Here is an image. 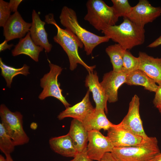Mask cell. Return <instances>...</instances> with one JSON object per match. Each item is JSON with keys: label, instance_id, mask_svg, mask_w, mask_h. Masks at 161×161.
<instances>
[{"label": "cell", "instance_id": "6da1fadb", "mask_svg": "<svg viewBox=\"0 0 161 161\" xmlns=\"http://www.w3.org/2000/svg\"><path fill=\"white\" fill-rule=\"evenodd\" d=\"M105 36L129 50L143 44L145 41L144 27L137 26L127 17L118 25L108 27L102 31Z\"/></svg>", "mask_w": 161, "mask_h": 161}, {"label": "cell", "instance_id": "7a4b0ae2", "mask_svg": "<svg viewBox=\"0 0 161 161\" xmlns=\"http://www.w3.org/2000/svg\"><path fill=\"white\" fill-rule=\"evenodd\" d=\"M59 19L61 24L74 34L83 43L87 55L91 54L97 46L110 40L105 35H97L82 27L78 22L76 12L66 6L62 8Z\"/></svg>", "mask_w": 161, "mask_h": 161}, {"label": "cell", "instance_id": "3957f363", "mask_svg": "<svg viewBox=\"0 0 161 161\" xmlns=\"http://www.w3.org/2000/svg\"><path fill=\"white\" fill-rule=\"evenodd\" d=\"M111 153L117 161H153L161 152L157 138L148 136L136 145L114 147Z\"/></svg>", "mask_w": 161, "mask_h": 161}, {"label": "cell", "instance_id": "277c9868", "mask_svg": "<svg viewBox=\"0 0 161 161\" xmlns=\"http://www.w3.org/2000/svg\"><path fill=\"white\" fill-rule=\"evenodd\" d=\"M57 29V32L53 37L54 41L59 44L66 53L69 62V69L71 71L75 69L78 64L83 66L89 72H93L96 66H89L80 56L78 49L84 46L83 43L73 33L67 29L60 28L55 21L52 24Z\"/></svg>", "mask_w": 161, "mask_h": 161}, {"label": "cell", "instance_id": "5b68a950", "mask_svg": "<svg viewBox=\"0 0 161 161\" xmlns=\"http://www.w3.org/2000/svg\"><path fill=\"white\" fill-rule=\"evenodd\" d=\"M86 7L84 19L99 31L115 25L118 21L119 17L112 6H109L103 0H89Z\"/></svg>", "mask_w": 161, "mask_h": 161}, {"label": "cell", "instance_id": "8992f818", "mask_svg": "<svg viewBox=\"0 0 161 161\" xmlns=\"http://www.w3.org/2000/svg\"><path fill=\"white\" fill-rule=\"evenodd\" d=\"M0 116L2 123L16 146L28 143L29 138L23 127V115L18 111H11L4 104L0 106Z\"/></svg>", "mask_w": 161, "mask_h": 161}, {"label": "cell", "instance_id": "52a82bcc", "mask_svg": "<svg viewBox=\"0 0 161 161\" xmlns=\"http://www.w3.org/2000/svg\"><path fill=\"white\" fill-rule=\"evenodd\" d=\"M50 70L40 80V86L43 90L38 96L41 100L49 97H52L59 100L66 108L71 105L66 100L62 94L58 78L61 74L63 68L61 67L52 63L48 59Z\"/></svg>", "mask_w": 161, "mask_h": 161}, {"label": "cell", "instance_id": "ba28073f", "mask_svg": "<svg viewBox=\"0 0 161 161\" xmlns=\"http://www.w3.org/2000/svg\"><path fill=\"white\" fill-rule=\"evenodd\" d=\"M161 15V7L152 6L147 0H140L132 7L126 17L138 26L144 27L145 25L153 22Z\"/></svg>", "mask_w": 161, "mask_h": 161}, {"label": "cell", "instance_id": "9c48e42d", "mask_svg": "<svg viewBox=\"0 0 161 161\" xmlns=\"http://www.w3.org/2000/svg\"><path fill=\"white\" fill-rule=\"evenodd\" d=\"M88 142L86 153L93 160L100 161L106 153L111 152L114 148L108 137L99 131L89 132Z\"/></svg>", "mask_w": 161, "mask_h": 161}, {"label": "cell", "instance_id": "30bf717a", "mask_svg": "<svg viewBox=\"0 0 161 161\" xmlns=\"http://www.w3.org/2000/svg\"><path fill=\"white\" fill-rule=\"evenodd\" d=\"M107 131V136L114 147L136 145L140 144L144 138L125 128L120 123L114 124Z\"/></svg>", "mask_w": 161, "mask_h": 161}, {"label": "cell", "instance_id": "8fae6325", "mask_svg": "<svg viewBox=\"0 0 161 161\" xmlns=\"http://www.w3.org/2000/svg\"><path fill=\"white\" fill-rule=\"evenodd\" d=\"M140 99L136 95L132 97L129 103L128 112L120 123L123 126L143 138L148 136L143 129L139 113Z\"/></svg>", "mask_w": 161, "mask_h": 161}, {"label": "cell", "instance_id": "7c38bea8", "mask_svg": "<svg viewBox=\"0 0 161 161\" xmlns=\"http://www.w3.org/2000/svg\"><path fill=\"white\" fill-rule=\"evenodd\" d=\"M32 23L26 22L18 11L11 15L3 27V35L7 42L24 37L30 30Z\"/></svg>", "mask_w": 161, "mask_h": 161}, {"label": "cell", "instance_id": "4fadbf2b", "mask_svg": "<svg viewBox=\"0 0 161 161\" xmlns=\"http://www.w3.org/2000/svg\"><path fill=\"white\" fill-rule=\"evenodd\" d=\"M127 75L123 72H115L113 70L104 74L100 83L109 103L118 100V90L120 87L125 83Z\"/></svg>", "mask_w": 161, "mask_h": 161}, {"label": "cell", "instance_id": "5bb4252c", "mask_svg": "<svg viewBox=\"0 0 161 161\" xmlns=\"http://www.w3.org/2000/svg\"><path fill=\"white\" fill-rule=\"evenodd\" d=\"M32 20L29 31L32 39L36 45L43 48L46 52H49L52 45L48 40V34L44 28L45 22L41 20L38 14L34 10L32 11Z\"/></svg>", "mask_w": 161, "mask_h": 161}, {"label": "cell", "instance_id": "9a60e30c", "mask_svg": "<svg viewBox=\"0 0 161 161\" xmlns=\"http://www.w3.org/2000/svg\"><path fill=\"white\" fill-rule=\"evenodd\" d=\"M139 69L143 72L159 86L161 85V58H154L140 52Z\"/></svg>", "mask_w": 161, "mask_h": 161}, {"label": "cell", "instance_id": "2e32d148", "mask_svg": "<svg viewBox=\"0 0 161 161\" xmlns=\"http://www.w3.org/2000/svg\"><path fill=\"white\" fill-rule=\"evenodd\" d=\"M85 86L92 92L96 109L103 110L106 113L108 109L107 103V97L98 80L96 71L90 72L87 76L85 80Z\"/></svg>", "mask_w": 161, "mask_h": 161}, {"label": "cell", "instance_id": "e0dca14e", "mask_svg": "<svg viewBox=\"0 0 161 161\" xmlns=\"http://www.w3.org/2000/svg\"><path fill=\"white\" fill-rule=\"evenodd\" d=\"M88 90L82 100L72 106H69L60 113L58 116L59 120L70 117L82 122L87 116L94 109L89 99Z\"/></svg>", "mask_w": 161, "mask_h": 161}, {"label": "cell", "instance_id": "ac0fdd59", "mask_svg": "<svg viewBox=\"0 0 161 161\" xmlns=\"http://www.w3.org/2000/svg\"><path fill=\"white\" fill-rule=\"evenodd\" d=\"M82 123L88 132L93 130L100 131L101 129L107 131L114 125L108 119L103 110L95 108L87 116Z\"/></svg>", "mask_w": 161, "mask_h": 161}, {"label": "cell", "instance_id": "d6986e66", "mask_svg": "<svg viewBox=\"0 0 161 161\" xmlns=\"http://www.w3.org/2000/svg\"><path fill=\"white\" fill-rule=\"evenodd\" d=\"M49 144L55 152L63 156L74 158L79 153L68 134L51 138Z\"/></svg>", "mask_w": 161, "mask_h": 161}, {"label": "cell", "instance_id": "ffe728a7", "mask_svg": "<svg viewBox=\"0 0 161 161\" xmlns=\"http://www.w3.org/2000/svg\"><path fill=\"white\" fill-rule=\"evenodd\" d=\"M44 49L42 47L35 44L29 32L24 37L20 39L18 44L12 51V54L13 56L24 54L29 56L35 61L38 62L39 54Z\"/></svg>", "mask_w": 161, "mask_h": 161}, {"label": "cell", "instance_id": "44dd1931", "mask_svg": "<svg viewBox=\"0 0 161 161\" xmlns=\"http://www.w3.org/2000/svg\"><path fill=\"white\" fill-rule=\"evenodd\" d=\"M68 134L72 138L78 153L87 149L89 132L86 129L82 122L73 119L71 122Z\"/></svg>", "mask_w": 161, "mask_h": 161}, {"label": "cell", "instance_id": "7402d4cb", "mask_svg": "<svg viewBox=\"0 0 161 161\" xmlns=\"http://www.w3.org/2000/svg\"><path fill=\"white\" fill-rule=\"evenodd\" d=\"M125 83L129 85L142 86L145 89L155 92L158 87V86L152 79L139 69L128 74Z\"/></svg>", "mask_w": 161, "mask_h": 161}, {"label": "cell", "instance_id": "603a6c76", "mask_svg": "<svg viewBox=\"0 0 161 161\" xmlns=\"http://www.w3.org/2000/svg\"><path fill=\"white\" fill-rule=\"evenodd\" d=\"M125 50L120 45L115 44L108 46L106 52L110 58L113 71L116 72L122 71L123 58Z\"/></svg>", "mask_w": 161, "mask_h": 161}, {"label": "cell", "instance_id": "cb8c5ba5", "mask_svg": "<svg viewBox=\"0 0 161 161\" xmlns=\"http://www.w3.org/2000/svg\"><path fill=\"white\" fill-rule=\"evenodd\" d=\"M0 67L1 75L4 78L7 83V86L10 88L13 78L20 74L25 76L27 75L30 73L29 72L30 67L24 64L20 68H16L7 65L2 61L0 58Z\"/></svg>", "mask_w": 161, "mask_h": 161}, {"label": "cell", "instance_id": "d4e9b609", "mask_svg": "<svg viewBox=\"0 0 161 161\" xmlns=\"http://www.w3.org/2000/svg\"><path fill=\"white\" fill-rule=\"evenodd\" d=\"M16 146L12 139L7 133L3 125L0 123V149L5 154H10Z\"/></svg>", "mask_w": 161, "mask_h": 161}, {"label": "cell", "instance_id": "484cf974", "mask_svg": "<svg viewBox=\"0 0 161 161\" xmlns=\"http://www.w3.org/2000/svg\"><path fill=\"white\" fill-rule=\"evenodd\" d=\"M139 64L138 57L134 56L128 50H125L123 55L122 72L128 75L138 69Z\"/></svg>", "mask_w": 161, "mask_h": 161}, {"label": "cell", "instance_id": "4316f807", "mask_svg": "<svg viewBox=\"0 0 161 161\" xmlns=\"http://www.w3.org/2000/svg\"><path fill=\"white\" fill-rule=\"evenodd\" d=\"M113 7L119 16L126 17L129 13L132 7L127 0H112Z\"/></svg>", "mask_w": 161, "mask_h": 161}, {"label": "cell", "instance_id": "83f0119b", "mask_svg": "<svg viewBox=\"0 0 161 161\" xmlns=\"http://www.w3.org/2000/svg\"><path fill=\"white\" fill-rule=\"evenodd\" d=\"M9 2L0 0V26L3 27L11 16Z\"/></svg>", "mask_w": 161, "mask_h": 161}, {"label": "cell", "instance_id": "f1b7e54d", "mask_svg": "<svg viewBox=\"0 0 161 161\" xmlns=\"http://www.w3.org/2000/svg\"><path fill=\"white\" fill-rule=\"evenodd\" d=\"M155 93L153 103L161 114V85L158 86V88Z\"/></svg>", "mask_w": 161, "mask_h": 161}, {"label": "cell", "instance_id": "f546056e", "mask_svg": "<svg viewBox=\"0 0 161 161\" xmlns=\"http://www.w3.org/2000/svg\"><path fill=\"white\" fill-rule=\"evenodd\" d=\"M22 1V0H10L9 4L11 12L14 13L17 12L18 7Z\"/></svg>", "mask_w": 161, "mask_h": 161}, {"label": "cell", "instance_id": "4dcf8cb0", "mask_svg": "<svg viewBox=\"0 0 161 161\" xmlns=\"http://www.w3.org/2000/svg\"><path fill=\"white\" fill-rule=\"evenodd\" d=\"M86 149L78 154L77 161H93V160L87 155Z\"/></svg>", "mask_w": 161, "mask_h": 161}, {"label": "cell", "instance_id": "1f68e13d", "mask_svg": "<svg viewBox=\"0 0 161 161\" xmlns=\"http://www.w3.org/2000/svg\"><path fill=\"white\" fill-rule=\"evenodd\" d=\"M100 161H117L114 157L111 152L106 153Z\"/></svg>", "mask_w": 161, "mask_h": 161}, {"label": "cell", "instance_id": "d6a6232c", "mask_svg": "<svg viewBox=\"0 0 161 161\" xmlns=\"http://www.w3.org/2000/svg\"><path fill=\"white\" fill-rule=\"evenodd\" d=\"M7 41L5 40L0 44V52H1L6 49H10L13 45V44H7Z\"/></svg>", "mask_w": 161, "mask_h": 161}, {"label": "cell", "instance_id": "836d02e7", "mask_svg": "<svg viewBox=\"0 0 161 161\" xmlns=\"http://www.w3.org/2000/svg\"><path fill=\"white\" fill-rule=\"evenodd\" d=\"M161 45V35L155 40L154 41L150 44L148 47L154 48Z\"/></svg>", "mask_w": 161, "mask_h": 161}, {"label": "cell", "instance_id": "e575fe53", "mask_svg": "<svg viewBox=\"0 0 161 161\" xmlns=\"http://www.w3.org/2000/svg\"><path fill=\"white\" fill-rule=\"evenodd\" d=\"M5 155L7 161H14L10 155V154H6Z\"/></svg>", "mask_w": 161, "mask_h": 161}, {"label": "cell", "instance_id": "d590c367", "mask_svg": "<svg viewBox=\"0 0 161 161\" xmlns=\"http://www.w3.org/2000/svg\"><path fill=\"white\" fill-rule=\"evenodd\" d=\"M153 161H161V153L157 155Z\"/></svg>", "mask_w": 161, "mask_h": 161}, {"label": "cell", "instance_id": "8d00e7d4", "mask_svg": "<svg viewBox=\"0 0 161 161\" xmlns=\"http://www.w3.org/2000/svg\"><path fill=\"white\" fill-rule=\"evenodd\" d=\"M0 161H7L6 158H4L2 155H0Z\"/></svg>", "mask_w": 161, "mask_h": 161}, {"label": "cell", "instance_id": "74e56055", "mask_svg": "<svg viewBox=\"0 0 161 161\" xmlns=\"http://www.w3.org/2000/svg\"><path fill=\"white\" fill-rule=\"evenodd\" d=\"M78 154L72 160L70 161H77Z\"/></svg>", "mask_w": 161, "mask_h": 161}]
</instances>
